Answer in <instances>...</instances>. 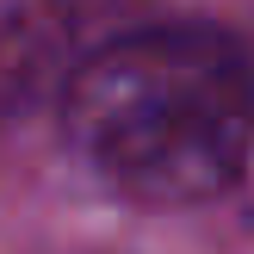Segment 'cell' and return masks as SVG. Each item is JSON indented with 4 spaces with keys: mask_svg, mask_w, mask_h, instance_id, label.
I'll return each mask as SVG.
<instances>
[{
    "mask_svg": "<svg viewBox=\"0 0 254 254\" xmlns=\"http://www.w3.org/2000/svg\"><path fill=\"white\" fill-rule=\"evenodd\" d=\"M68 74V0H0V112H25Z\"/></svg>",
    "mask_w": 254,
    "mask_h": 254,
    "instance_id": "cell-2",
    "label": "cell"
},
{
    "mask_svg": "<svg viewBox=\"0 0 254 254\" xmlns=\"http://www.w3.org/2000/svg\"><path fill=\"white\" fill-rule=\"evenodd\" d=\"M74 149L149 211L211 205L254 155V62L211 25H155L62 74Z\"/></svg>",
    "mask_w": 254,
    "mask_h": 254,
    "instance_id": "cell-1",
    "label": "cell"
}]
</instances>
